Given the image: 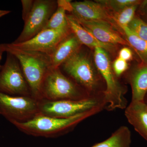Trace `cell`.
Returning <instances> with one entry per match:
<instances>
[{
    "label": "cell",
    "mask_w": 147,
    "mask_h": 147,
    "mask_svg": "<svg viewBox=\"0 0 147 147\" xmlns=\"http://www.w3.org/2000/svg\"><path fill=\"white\" fill-rule=\"evenodd\" d=\"M22 18L24 22L26 21L33 6L34 1L32 0H22Z\"/></svg>",
    "instance_id": "cb8c5ba5"
},
{
    "label": "cell",
    "mask_w": 147,
    "mask_h": 147,
    "mask_svg": "<svg viewBox=\"0 0 147 147\" xmlns=\"http://www.w3.org/2000/svg\"><path fill=\"white\" fill-rule=\"evenodd\" d=\"M128 27L135 34L147 41V24L139 17H134Z\"/></svg>",
    "instance_id": "7402d4cb"
},
{
    "label": "cell",
    "mask_w": 147,
    "mask_h": 147,
    "mask_svg": "<svg viewBox=\"0 0 147 147\" xmlns=\"http://www.w3.org/2000/svg\"><path fill=\"white\" fill-rule=\"evenodd\" d=\"M78 21L100 42L115 45L119 44L129 46L127 41L115 30L113 26L110 24L103 22Z\"/></svg>",
    "instance_id": "7c38bea8"
},
{
    "label": "cell",
    "mask_w": 147,
    "mask_h": 147,
    "mask_svg": "<svg viewBox=\"0 0 147 147\" xmlns=\"http://www.w3.org/2000/svg\"><path fill=\"white\" fill-rule=\"evenodd\" d=\"M58 6L64 9L66 11L71 12L72 11V6L71 1L69 0H59L57 1Z\"/></svg>",
    "instance_id": "484cf974"
},
{
    "label": "cell",
    "mask_w": 147,
    "mask_h": 147,
    "mask_svg": "<svg viewBox=\"0 0 147 147\" xmlns=\"http://www.w3.org/2000/svg\"><path fill=\"white\" fill-rule=\"evenodd\" d=\"M106 105L104 94L79 100L51 101L42 99L39 101V113L53 117L68 118L90 111L100 113L105 109Z\"/></svg>",
    "instance_id": "5b68a950"
},
{
    "label": "cell",
    "mask_w": 147,
    "mask_h": 147,
    "mask_svg": "<svg viewBox=\"0 0 147 147\" xmlns=\"http://www.w3.org/2000/svg\"><path fill=\"white\" fill-rule=\"evenodd\" d=\"M65 12L66 11L63 8L58 6L43 30H58L68 26L69 25Z\"/></svg>",
    "instance_id": "ffe728a7"
},
{
    "label": "cell",
    "mask_w": 147,
    "mask_h": 147,
    "mask_svg": "<svg viewBox=\"0 0 147 147\" xmlns=\"http://www.w3.org/2000/svg\"><path fill=\"white\" fill-rule=\"evenodd\" d=\"M4 52V50L3 48L2 44H0V62H1L2 59L3 53Z\"/></svg>",
    "instance_id": "83f0119b"
},
{
    "label": "cell",
    "mask_w": 147,
    "mask_h": 147,
    "mask_svg": "<svg viewBox=\"0 0 147 147\" xmlns=\"http://www.w3.org/2000/svg\"><path fill=\"white\" fill-rule=\"evenodd\" d=\"M131 132L127 127H119L108 139L91 147H130Z\"/></svg>",
    "instance_id": "e0dca14e"
},
{
    "label": "cell",
    "mask_w": 147,
    "mask_h": 147,
    "mask_svg": "<svg viewBox=\"0 0 147 147\" xmlns=\"http://www.w3.org/2000/svg\"><path fill=\"white\" fill-rule=\"evenodd\" d=\"M55 0H35L33 6L26 21L24 29L13 43L28 41L44 29L49 19L57 8Z\"/></svg>",
    "instance_id": "9c48e42d"
},
{
    "label": "cell",
    "mask_w": 147,
    "mask_h": 147,
    "mask_svg": "<svg viewBox=\"0 0 147 147\" xmlns=\"http://www.w3.org/2000/svg\"><path fill=\"white\" fill-rule=\"evenodd\" d=\"M138 5H136L130 6L118 12L113 13L112 17L115 24L120 28L122 27L128 26L134 18Z\"/></svg>",
    "instance_id": "d6986e66"
},
{
    "label": "cell",
    "mask_w": 147,
    "mask_h": 147,
    "mask_svg": "<svg viewBox=\"0 0 147 147\" xmlns=\"http://www.w3.org/2000/svg\"><path fill=\"white\" fill-rule=\"evenodd\" d=\"M119 57L127 62V61L132 59L133 53L131 50L128 47H123L119 52Z\"/></svg>",
    "instance_id": "d4e9b609"
},
{
    "label": "cell",
    "mask_w": 147,
    "mask_h": 147,
    "mask_svg": "<svg viewBox=\"0 0 147 147\" xmlns=\"http://www.w3.org/2000/svg\"><path fill=\"white\" fill-rule=\"evenodd\" d=\"M2 67V65H0V70H1V69Z\"/></svg>",
    "instance_id": "f546056e"
},
{
    "label": "cell",
    "mask_w": 147,
    "mask_h": 147,
    "mask_svg": "<svg viewBox=\"0 0 147 147\" xmlns=\"http://www.w3.org/2000/svg\"><path fill=\"white\" fill-rule=\"evenodd\" d=\"M2 45L5 52L12 54L18 59L32 97L38 100H42V82L51 68L49 55L36 51L21 50L11 43Z\"/></svg>",
    "instance_id": "6da1fadb"
},
{
    "label": "cell",
    "mask_w": 147,
    "mask_h": 147,
    "mask_svg": "<svg viewBox=\"0 0 147 147\" xmlns=\"http://www.w3.org/2000/svg\"><path fill=\"white\" fill-rule=\"evenodd\" d=\"M94 50V65L105 83L104 96L107 104L105 109L108 111L125 109L127 106L125 96L127 89L114 73L108 52L99 47H96Z\"/></svg>",
    "instance_id": "277c9868"
},
{
    "label": "cell",
    "mask_w": 147,
    "mask_h": 147,
    "mask_svg": "<svg viewBox=\"0 0 147 147\" xmlns=\"http://www.w3.org/2000/svg\"><path fill=\"white\" fill-rule=\"evenodd\" d=\"M82 46V43L72 32L69 34L59 43L49 56L51 68L59 67Z\"/></svg>",
    "instance_id": "4fadbf2b"
},
{
    "label": "cell",
    "mask_w": 147,
    "mask_h": 147,
    "mask_svg": "<svg viewBox=\"0 0 147 147\" xmlns=\"http://www.w3.org/2000/svg\"><path fill=\"white\" fill-rule=\"evenodd\" d=\"M10 12V11L0 10V18L8 14Z\"/></svg>",
    "instance_id": "4316f807"
},
{
    "label": "cell",
    "mask_w": 147,
    "mask_h": 147,
    "mask_svg": "<svg viewBox=\"0 0 147 147\" xmlns=\"http://www.w3.org/2000/svg\"><path fill=\"white\" fill-rule=\"evenodd\" d=\"M128 81L132 91L131 101H144L147 94V64L131 71Z\"/></svg>",
    "instance_id": "2e32d148"
},
{
    "label": "cell",
    "mask_w": 147,
    "mask_h": 147,
    "mask_svg": "<svg viewBox=\"0 0 147 147\" xmlns=\"http://www.w3.org/2000/svg\"><path fill=\"white\" fill-rule=\"evenodd\" d=\"M71 32L69 26L58 30L44 29L28 41L11 44L21 50L36 51L50 56L59 43Z\"/></svg>",
    "instance_id": "30bf717a"
},
{
    "label": "cell",
    "mask_w": 147,
    "mask_h": 147,
    "mask_svg": "<svg viewBox=\"0 0 147 147\" xmlns=\"http://www.w3.org/2000/svg\"><path fill=\"white\" fill-rule=\"evenodd\" d=\"M67 18L71 32L76 36L82 45L94 49L96 47H100L108 53H113L115 52V45L102 43L98 40L81 25L73 14H67Z\"/></svg>",
    "instance_id": "9a60e30c"
},
{
    "label": "cell",
    "mask_w": 147,
    "mask_h": 147,
    "mask_svg": "<svg viewBox=\"0 0 147 147\" xmlns=\"http://www.w3.org/2000/svg\"><path fill=\"white\" fill-rule=\"evenodd\" d=\"M7 53L5 63L0 70V92L11 96H31L19 61L12 54Z\"/></svg>",
    "instance_id": "ba28073f"
},
{
    "label": "cell",
    "mask_w": 147,
    "mask_h": 147,
    "mask_svg": "<svg viewBox=\"0 0 147 147\" xmlns=\"http://www.w3.org/2000/svg\"><path fill=\"white\" fill-rule=\"evenodd\" d=\"M105 6L108 10H112L115 13L130 6L138 5L141 1L137 0H98L96 1Z\"/></svg>",
    "instance_id": "44dd1931"
},
{
    "label": "cell",
    "mask_w": 147,
    "mask_h": 147,
    "mask_svg": "<svg viewBox=\"0 0 147 147\" xmlns=\"http://www.w3.org/2000/svg\"><path fill=\"white\" fill-rule=\"evenodd\" d=\"M112 67L116 76L119 78L127 70L129 66L127 62L118 57L113 62Z\"/></svg>",
    "instance_id": "603a6c76"
},
{
    "label": "cell",
    "mask_w": 147,
    "mask_h": 147,
    "mask_svg": "<svg viewBox=\"0 0 147 147\" xmlns=\"http://www.w3.org/2000/svg\"><path fill=\"white\" fill-rule=\"evenodd\" d=\"M42 99L56 101L79 100L91 96L85 90L67 77L60 67L51 68L41 87Z\"/></svg>",
    "instance_id": "8992f818"
},
{
    "label": "cell",
    "mask_w": 147,
    "mask_h": 147,
    "mask_svg": "<svg viewBox=\"0 0 147 147\" xmlns=\"http://www.w3.org/2000/svg\"><path fill=\"white\" fill-rule=\"evenodd\" d=\"M0 115H1V112H0Z\"/></svg>",
    "instance_id": "4dcf8cb0"
},
{
    "label": "cell",
    "mask_w": 147,
    "mask_h": 147,
    "mask_svg": "<svg viewBox=\"0 0 147 147\" xmlns=\"http://www.w3.org/2000/svg\"><path fill=\"white\" fill-rule=\"evenodd\" d=\"M125 115L134 129L147 141V103L131 100L125 109Z\"/></svg>",
    "instance_id": "5bb4252c"
},
{
    "label": "cell",
    "mask_w": 147,
    "mask_h": 147,
    "mask_svg": "<svg viewBox=\"0 0 147 147\" xmlns=\"http://www.w3.org/2000/svg\"><path fill=\"white\" fill-rule=\"evenodd\" d=\"M144 102L147 104V94L146 95V97H145V99L144 100Z\"/></svg>",
    "instance_id": "f1b7e54d"
},
{
    "label": "cell",
    "mask_w": 147,
    "mask_h": 147,
    "mask_svg": "<svg viewBox=\"0 0 147 147\" xmlns=\"http://www.w3.org/2000/svg\"><path fill=\"white\" fill-rule=\"evenodd\" d=\"M120 28L126 38V40L135 50L144 64H147V41L135 34L128 26Z\"/></svg>",
    "instance_id": "ac0fdd59"
},
{
    "label": "cell",
    "mask_w": 147,
    "mask_h": 147,
    "mask_svg": "<svg viewBox=\"0 0 147 147\" xmlns=\"http://www.w3.org/2000/svg\"><path fill=\"white\" fill-rule=\"evenodd\" d=\"M92 111L68 118H59L38 114L33 118L24 122L13 121V124L20 131L36 137L53 138L69 132L84 120L99 113Z\"/></svg>",
    "instance_id": "7a4b0ae2"
},
{
    "label": "cell",
    "mask_w": 147,
    "mask_h": 147,
    "mask_svg": "<svg viewBox=\"0 0 147 147\" xmlns=\"http://www.w3.org/2000/svg\"><path fill=\"white\" fill-rule=\"evenodd\" d=\"M71 14L78 20L108 23L115 26L112 14L104 6L96 1L71 2Z\"/></svg>",
    "instance_id": "8fae6325"
},
{
    "label": "cell",
    "mask_w": 147,
    "mask_h": 147,
    "mask_svg": "<svg viewBox=\"0 0 147 147\" xmlns=\"http://www.w3.org/2000/svg\"><path fill=\"white\" fill-rule=\"evenodd\" d=\"M39 101L31 96H16L0 92V112L9 122H24L39 114Z\"/></svg>",
    "instance_id": "52a82bcc"
},
{
    "label": "cell",
    "mask_w": 147,
    "mask_h": 147,
    "mask_svg": "<svg viewBox=\"0 0 147 147\" xmlns=\"http://www.w3.org/2000/svg\"><path fill=\"white\" fill-rule=\"evenodd\" d=\"M91 96L104 94L105 85L95 65L82 47L60 67Z\"/></svg>",
    "instance_id": "3957f363"
}]
</instances>
